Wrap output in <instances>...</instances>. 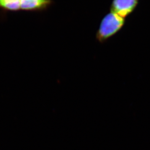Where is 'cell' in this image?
<instances>
[{
  "label": "cell",
  "mask_w": 150,
  "mask_h": 150,
  "mask_svg": "<svg viewBox=\"0 0 150 150\" xmlns=\"http://www.w3.org/2000/svg\"><path fill=\"white\" fill-rule=\"evenodd\" d=\"M139 0H112L110 10L125 18L136 9Z\"/></svg>",
  "instance_id": "7a4b0ae2"
},
{
  "label": "cell",
  "mask_w": 150,
  "mask_h": 150,
  "mask_svg": "<svg viewBox=\"0 0 150 150\" xmlns=\"http://www.w3.org/2000/svg\"><path fill=\"white\" fill-rule=\"evenodd\" d=\"M0 10L6 12L21 11L20 0H0Z\"/></svg>",
  "instance_id": "277c9868"
},
{
  "label": "cell",
  "mask_w": 150,
  "mask_h": 150,
  "mask_svg": "<svg viewBox=\"0 0 150 150\" xmlns=\"http://www.w3.org/2000/svg\"><path fill=\"white\" fill-rule=\"evenodd\" d=\"M125 24V18L110 11L103 17L96 34V40L104 43L117 33Z\"/></svg>",
  "instance_id": "6da1fadb"
},
{
  "label": "cell",
  "mask_w": 150,
  "mask_h": 150,
  "mask_svg": "<svg viewBox=\"0 0 150 150\" xmlns=\"http://www.w3.org/2000/svg\"><path fill=\"white\" fill-rule=\"evenodd\" d=\"M54 4L53 0H20L21 11L41 12L48 9Z\"/></svg>",
  "instance_id": "3957f363"
}]
</instances>
